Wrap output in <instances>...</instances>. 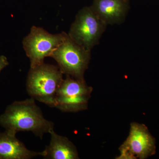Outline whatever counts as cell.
Here are the masks:
<instances>
[{
  "label": "cell",
  "mask_w": 159,
  "mask_h": 159,
  "mask_svg": "<svg viewBox=\"0 0 159 159\" xmlns=\"http://www.w3.org/2000/svg\"><path fill=\"white\" fill-rule=\"evenodd\" d=\"M0 125L16 134L20 131L31 132L42 140L45 134L54 129V124L47 120L33 98L15 101L7 106L0 116Z\"/></svg>",
  "instance_id": "obj_1"
},
{
  "label": "cell",
  "mask_w": 159,
  "mask_h": 159,
  "mask_svg": "<svg viewBox=\"0 0 159 159\" xmlns=\"http://www.w3.org/2000/svg\"><path fill=\"white\" fill-rule=\"evenodd\" d=\"M65 32L52 34L40 27L33 26L24 39L23 48L30 61V68L43 63L46 57H51L54 50L65 39Z\"/></svg>",
  "instance_id": "obj_5"
},
{
  "label": "cell",
  "mask_w": 159,
  "mask_h": 159,
  "mask_svg": "<svg viewBox=\"0 0 159 159\" xmlns=\"http://www.w3.org/2000/svg\"><path fill=\"white\" fill-rule=\"evenodd\" d=\"M9 64V63L6 56L4 55L0 56V73L3 69L6 67Z\"/></svg>",
  "instance_id": "obj_11"
},
{
  "label": "cell",
  "mask_w": 159,
  "mask_h": 159,
  "mask_svg": "<svg viewBox=\"0 0 159 159\" xmlns=\"http://www.w3.org/2000/svg\"><path fill=\"white\" fill-rule=\"evenodd\" d=\"M50 144L46 146L44 158L48 159H79L76 147L67 138L57 134L54 129L50 133Z\"/></svg>",
  "instance_id": "obj_10"
},
{
  "label": "cell",
  "mask_w": 159,
  "mask_h": 159,
  "mask_svg": "<svg viewBox=\"0 0 159 159\" xmlns=\"http://www.w3.org/2000/svg\"><path fill=\"white\" fill-rule=\"evenodd\" d=\"M90 7L107 25H120L127 16L129 0H93Z\"/></svg>",
  "instance_id": "obj_8"
},
{
  "label": "cell",
  "mask_w": 159,
  "mask_h": 159,
  "mask_svg": "<svg viewBox=\"0 0 159 159\" xmlns=\"http://www.w3.org/2000/svg\"><path fill=\"white\" fill-rule=\"evenodd\" d=\"M107 26L90 7H84L76 15L68 34L80 46L91 51L99 43Z\"/></svg>",
  "instance_id": "obj_4"
},
{
  "label": "cell",
  "mask_w": 159,
  "mask_h": 159,
  "mask_svg": "<svg viewBox=\"0 0 159 159\" xmlns=\"http://www.w3.org/2000/svg\"><path fill=\"white\" fill-rule=\"evenodd\" d=\"M155 150L154 140L145 125L132 123L129 135L120 147L119 159H145Z\"/></svg>",
  "instance_id": "obj_7"
},
{
  "label": "cell",
  "mask_w": 159,
  "mask_h": 159,
  "mask_svg": "<svg viewBox=\"0 0 159 159\" xmlns=\"http://www.w3.org/2000/svg\"><path fill=\"white\" fill-rule=\"evenodd\" d=\"M51 57L56 61L63 74L84 80V75L90 60L91 51L80 46L67 34L63 41L53 51Z\"/></svg>",
  "instance_id": "obj_3"
},
{
  "label": "cell",
  "mask_w": 159,
  "mask_h": 159,
  "mask_svg": "<svg viewBox=\"0 0 159 159\" xmlns=\"http://www.w3.org/2000/svg\"><path fill=\"white\" fill-rule=\"evenodd\" d=\"M63 80L58 67L43 63L30 68L26 84L27 92L34 100L55 107L56 95Z\"/></svg>",
  "instance_id": "obj_2"
},
{
  "label": "cell",
  "mask_w": 159,
  "mask_h": 159,
  "mask_svg": "<svg viewBox=\"0 0 159 159\" xmlns=\"http://www.w3.org/2000/svg\"><path fill=\"white\" fill-rule=\"evenodd\" d=\"M92 91L84 80L66 76L57 91L55 107L66 112L84 110L87 108Z\"/></svg>",
  "instance_id": "obj_6"
},
{
  "label": "cell",
  "mask_w": 159,
  "mask_h": 159,
  "mask_svg": "<svg viewBox=\"0 0 159 159\" xmlns=\"http://www.w3.org/2000/svg\"><path fill=\"white\" fill-rule=\"evenodd\" d=\"M16 136L6 130L0 132V159H31L45 156V150L38 152L29 150Z\"/></svg>",
  "instance_id": "obj_9"
}]
</instances>
